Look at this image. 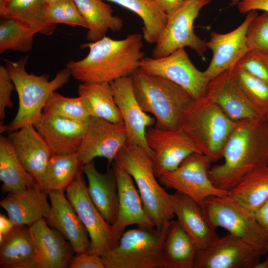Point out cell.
Here are the masks:
<instances>
[{"label": "cell", "mask_w": 268, "mask_h": 268, "mask_svg": "<svg viewBox=\"0 0 268 268\" xmlns=\"http://www.w3.org/2000/svg\"><path fill=\"white\" fill-rule=\"evenodd\" d=\"M222 158L223 162L210 168L209 175L216 187L227 192L252 171L268 166V122L265 116L237 121Z\"/></svg>", "instance_id": "cell-1"}, {"label": "cell", "mask_w": 268, "mask_h": 268, "mask_svg": "<svg viewBox=\"0 0 268 268\" xmlns=\"http://www.w3.org/2000/svg\"><path fill=\"white\" fill-rule=\"evenodd\" d=\"M142 38L141 34L132 33L122 40L106 36L96 42L84 43L80 47L89 49L87 55L79 61H69L66 67L71 76L82 83H110L131 76L145 57Z\"/></svg>", "instance_id": "cell-2"}, {"label": "cell", "mask_w": 268, "mask_h": 268, "mask_svg": "<svg viewBox=\"0 0 268 268\" xmlns=\"http://www.w3.org/2000/svg\"><path fill=\"white\" fill-rule=\"evenodd\" d=\"M28 59L27 55L15 62L4 59L5 66L17 93L18 108L9 125H5L2 121L0 122V133L12 132L27 124H33L40 118L51 94L67 83L71 76L66 67L50 81L47 74L36 75L29 73L25 68Z\"/></svg>", "instance_id": "cell-3"}, {"label": "cell", "mask_w": 268, "mask_h": 268, "mask_svg": "<svg viewBox=\"0 0 268 268\" xmlns=\"http://www.w3.org/2000/svg\"><path fill=\"white\" fill-rule=\"evenodd\" d=\"M236 123L205 95L193 99L188 105L179 127L213 162L222 158L225 145Z\"/></svg>", "instance_id": "cell-4"}, {"label": "cell", "mask_w": 268, "mask_h": 268, "mask_svg": "<svg viewBox=\"0 0 268 268\" xmlns=\"http://www.w3.org/2000/svg\"><path fill=\"white\" fill-rule=\"evenodd\" d=\"M132 79L135 98L143 111L154 116L155 127L178 128L183 112L194 99L192 96L172 81L140 69Z\"/></svg>", "instance_id": "cell-5"}, {"label": "cell", "mask_w": 268, "mask_h": 268, "mask_svg": "<svg viewBox=\"0 0 268 268\" xmlns=\"http://www.w3.org/2000/svg\"><path fill=\"white\" fill-rule=\"evenodd\" d=\"M114 162L123 167L136 184L144 209L155 227L161 229L175 216L170 194L157 182L154 174L153 156L140 146L127 145Z\"/></svg>", "instance_id": "cell-6"}, {"label": "cell", "mask_w": 268, "mask_h": 268, "mask_svg": "<svg viewBox=\"0 0 268 268\" xmlns=\"http://www.w3.org/2000/svg\"><path fill=\"white\" fill-rule=\"evenodd\" d=\"M169 222L161 229L137 226L125 231L117 247L102 257L105 268H163V244Z\"/></svg>", "instance_id": "cell-7"}, {"label": "cell", "mask_w": 268, "mask_h": 268, "mask_svg": "<svg viewBox=\"0 0 268 268\" xmlns=\"http://www.w3.org/2000/svg\"><path fill=\"white\" fill-rule=\"evenodd\" d=\"M211 224L221 227L241 239L262 256L268 253V236L255 213L241 206L228 195L207 198L202 207Z\"/></svg>", "instance_id": "cell-8"}, {"label": "cell", "mask_w": 268, "mask_h": 268, "mask_svg": "<svg viewBox=\"0 0 268 268\" xmlns=\"http://www.w3.org/2000/svg\"><path fill=\"white\" fill-rule=\"evenodd\" d=\"M211 0H184L173 13L168 15V21L152 52V57L159 58L175 51L188 47L200 56L206 49V42L194 31L195 19L201 9Z\"/></svg>", "instance_id": "cell-9"}, {"label": "cell", "mask_w": 268, "mask_h": 268, "mask_svg": "<svg viewBox=\"0 0 268 268\" xmlns=\"http://www.w3.org/2000/svg\"><path fill=\"white\" fill-rule=\"evenodd\" d=\"M80 172L66 189L67 198L72 204L88 233L90 243L88 252L104 257L115 249L119 239L91 201Z\"/></svg>", "instance_id": "cell-10"}, {"label": "cell", "mask_w": 268, "mask_h": 268, "mask_svg": "<svg viewBox=\"0 0 268 268\" xmlns=\"http://www.w3.org/2000/svg\"><path fill=\"white\" fill-rule=\"evenodd\" d=\"M212 161L206 155L194 153L171 171L162 173L157 178L161 184L191 198L202 208L209 197L224 196L228 192L216 187L209 171Z\"/></svg>", "instance_id": "cell-11"}, {"label": "cell", "mask_w": 268, "mask_h": 268, "mask_svg": "<svg viewBox=\"0 0 268 268\" xmlns=\"http://www.w3.org/2000/svg\"><path fill=\"white\" fill-rule=\"evenodd\" d=\"M139 69L172 81L184 88L194 99L206 95L209 80L203 71L196 68L184 48L162 58L144 57L139 63Z\"/></svg>", "instance_id": "cell-12"}, {"label": "cell", "mask_w": 268, "mask_h": 268, "mask_svg": "<svg viewBox=\"0 0 268 268\" xmlns=\"http://www.w3.org/2000/svg\"><path fill=\"white\" fill-rule=\"evenodd\" d=\"M261 256L250 245L228 232L197 250L194 268H254Z\"/></svg>", "instance_id": "cell-13"}, {"label": "cell", "mask_w": 268, "mask_h": 268, "mask_svg": "<svg viewBox=\"0 0 268 268\" xmlns=\"http://www.w3.org/2000/svg\"><path fill=\"white\" fill-rule=\"evenodd\" d=\"M146 139L153 152V168L157 178L164 172L177 168L192 154L201 153L179 127L164 129L151 127L146 131Z\"/></svg>", "instance_id": "cell-14"}, {"label": "cell", "mask_w": 268, "mask_h": 268, "mask_svg": "<svg viewBox=\"0 0 268 268\" xmlns=\"http://www.w3.org/2000/svg\"><path fill=\"white\" fill-rule=\"evenodd\" d=\"M127 139L124 123L91 117L78 151L79 159L84 165L96 157H104L107 159L109 167L126 145Z\"/></svg>", "instance_id": "cell-15"}, {"label": "cell", "mask_w": 268, "mask_h": 268, "mask_svg": "<svg viewBox=\"0 0 268 268\" xmlns=\"http://www.w3.org/2000/svg\"><path fill=\"white\" fill-rule=\"evenodd\" d=\"M110 84L126 130V144L140 146L153 157V152L146 141V128L154 124L155 119L143 111L138 104L132 76L118 78Z\"/></svg>", "instance_id": "cell-16"}, {"label": "cell", "mask_w": 268, "mask_h": 268, "mask_svg": "<svg viewBox=\"0 0 268 268\" xmlns=\"http://www.w3.org/2000/svg\"><path fill=\"white\" fill-rule=\"evenodd\" d=\"M247 13L242 23L233 31L225 34L211 32L206 46L212 51V57L203 71L209 80L223 71L232 69L249 51L247 32L250 23L258 13L256 10H251Z\"/></svg>", "instance_id": "cell-17"}, {"label": "cell", "mask_w": 268, "mask_h": 268, "mask_svg": "<svg viewBox=\"0 0 268 268\" xmlns=\"http://www.w3.org/2000/svg\"><path fill=\"white\" fill-rule=\"evenodd\" d=\"M35 255L30 268H67L75 255L70 243L41 218L29 226Z\"/></svg>", "instance_id": "cell-18"}, {"label": "cell", "mask_w": 268, "mask_h": 268, "mask_svg": "<svg viewBox=\"0 0 268 268\" xmlns=\"http://www.w3.org/2000/svg\"><path fill=\"white\" fill-rule=\"evenodd\" d=\"M88 122L75 121L43 111L33 126L53 154H63L78 152Z\"/></svg>", "instance_id": "cell-19"}, {"label": "cell", "mask_w": 268, "mask_h": 268, "mask_svg": "<svg viewBox=\"0 0 268 268\" xmlns=\"http://www.w3.org/2000/svg\"><path fill=\"white\" fill-rule=\"evenodd\" d=\"M8 138L24 169L41 187L47 165L53 155L46 142L32 124L10 132Z\"/></svg>", "instance_id": "cell-20"}, {"label": "cell", "mask_w": 268, "mask_h": 268, "mask_svg": "<svg viewBox=\"0 0 268 268\" xmlns=\"http://www.w3.org/2000/svg\"><path fill=\"white\" fill-rule=\"evenodd\" d=\"M51 212L46 220L70 243L75 254L87 251L90 243L88 233L66 197L65 191L48 192Z\"/></svg>", "instance_id": "cell-21"}, {"label": "cell", "mask_w": 268, "mask_h": 268, "mask_svg": "<svg viewBox=\"0 0 268 268\" xmlns=\"http://www.w3.org/2000/svg\"><path fill=\"white\" fill-rule=\"evenodd\" d=\"M119 194V208L116 219L112 225L120 239L129 225L155 227L146 213L132 177L123 167L113 162Z\"/></svg>", "instance_id": "cell-22"}, {"label": "cell", "mask_w": 268, "mask_h": 268, "mask_svg": "<svg viewBox=\"0 0 268 268\" xmlns=\"http://www.w3.org/2000/svg\"><path fill=\"white\" fill-rule=\"evenodd\" d=\"M172 209L177 220L191 238L197 250L202 249L219 237L206 217L203 208L187 195L176 191L170 194Z\"/></svg>", "instance_id": "cell-23"}, {"label": "cell", "mask_w": 268, "mask_h": 268, "mask_svg": "<svg viewBox=\"0 0 268 268\" xmlns=\"http://www.w3.org/2000/svg\"><path fill=\"white\" fill-rule=\"evenodd\" d=\"M206 95L233 121L259 115L229 70L209 80Z\"/></svg>", "instance_id": "cell-24"}, {"label": "cell", "mask_w": 268, "mask_h": 268, "mask_svg": "<svg viewBox=\"0 0 268 268\" xmlns=\"http://www.w3.org/2000/svg\"><path fill=\"white\" fill-rule=\"evenodd\" d=\"M48 197V193L38 185L22 192L8 194L0 205L15 225L30 226L49 217L51 207Z\"/></svg>", "instance_id": "cell-25"}, {"label": "cell", "mask_w": 268, "mask_h": 268, "mask_svg": "<svg viewBox=\"0 0 268 268\" xmlns=\"http://www.w3.org/2000/svg\"><path fill=\"white\" fill-rule=\"evenodd\" d=\"M83 172L87 179V191L91 201L106 221L112 225L119 208L118 183L113 167H108L102 173L92 161L83 165Z\"/></svg>", "instance_id": "cell-26"}, {"label": "cell", "mask_w": 268, "mask_h": 268, "mask_svg": "<svg viewBox=\"0 0 268 268\" xmlns=\"http://www.w3.org/2000/svg\"><path fill=\"white\" fill-rule=\"evenodd\" d=\"M35 255L29 226L15 225L6 235H0V268H30Z\"/></svg>", "instance_id": "cell-27"}, {"label": "cell", "mask_w": 268, "mask_h": 268, "mask_svg": "<svg viewBox=\"0 0 268 268\" xmlns=\"http://www.w3.org/2000/svg\"><path fill=\"white\" fill-rule=\"evenodd\" d=\"M197 248L177 220H170L163 244V268H194Z\"/></svg>", "instance_id": "cell-28"}, {"label": "cell", "mask_w": 268, "mask_h": 268, "mask_svg": "<svg viewBox=\"0 0 268 268\" xmlns=\"http://www.w3.org/2000/svg\"><path fill=\"white\" fill-rule=\"evenodd\" d=\"M0 180L2 193H20L39 185L21 164L8 137L2 135L0 136Z\"/></svg>", "instance_id": "cell-29"}, {"label": "cell", "mask_w": 268, "mask_h": 268, "mask_svg": "<svg viewBox=\"0 0 268 268\" xmlns=\"http://www.w3.org/2000/svg\"><path fill=\"white\" fill-rule=\"evenodd\" d=\"M88 24L86 39L89 42L98 41L106 36L109 30L120 31L123 20L113 15L111 5L102 0H73Z\"/></svg>", "instance_id": "cell-30"}, {"label": "cell", "mask_w": 268, "mask_h": 268, "mask_svg": "<svg viewBox=\"0 0 268 268\" xmlns=\"http://www.w3.org/2000/svg\"><path fill=\"white\" fill-rule=\"evenodd\" d=\"M77 92L84 99L91 117L114 123H124L110 83H81L78 85Z\"/></svg>", "instance_id": "cell-31"}, {"label": "cell", "mask_w": 268, "mask_h": 268, "mask_svg": "<svg viewBox=\"0 0 268 268\" xmlns=\"http://www.w3.org/2000/svg\"><path fill=\"white\" fill-rule=\"evenodd\" d=\"M44 0H7L0 3V17L11 18L36 33L49 36L56 25L46 23L43 19Z\"/></svg>", "instance_id": "cell-32"}, {"label": "cell", "mask_w": 268, "mask_h": 268, "mask_svg": "<svg viewBox=\"0 0 268 268\" xmlns=\"http://www.w3.org/2000/svg\"><path fill=\"white\" fill-rule=\"evenodd\" d=\"M227 195L255 213L268 199V166L258 168L248 174Z\"/></svg>", "instance_id": "cell-33"}, {"label": "cell", "mask_w": 268, "mask_h": 268, "mask_svg": "<svg viewBox=\"0 0 268 268\" xmlns=\"http://www.w3.org/2000/svg\"><path fill=\"white\" fill-rule=\"evenodd\" d=\"M83 168L78 152L53 154L47 165L41 187L47 193L52 191H65L78 174L83 171Z\"/></svg>", "instance_id": "cell-34"}, {"label": "cell", "mask_w": 268, "mask_h": 268, "mask_svg": "<svg viewBox=\"0 0 268 268\" xmlns=\"http://www.w3.org/2000/svg\"><path fill=\"white\" fill-rule=\"evenodd\" d=\"M116 3L136 13L142 19L143 38L156 44L168 21V15L154 0H105Z\"/></svg>", "instance_id": "cell-35"}, {"label": "cell", "mask_w": 268, "mask_h": 268, "mask_svg": "<svg viewBox=\"0 0 268 268\" xmlns=\"http://www.w3.org/2000/svg\"><path fill=\"white\" fill-rule=\"evenodd\" d=\"M36 34L14 19L0 17V54H2L7 50L21 52L31 51Z\"/></svg>", "instance_id": "cell-36"}, {"label": "cell", "mask_w": 268, "mask_h": 268, "mask_svg": "<svg viewBox=\"0 0 268 268\" xmlns=\"http://www.w3.org/2000/svg\"><path fill=\"white\" fill-rule=\"evenodd\" d=\"M229 71L256 111L265 116L268 112V83L237 65Z\"/></svg>", "instance_id": "cell-37"}, {"label": "cell", "mask_w": 268, "mask_h": 268, "mask_svg": "<svg viewBox=\"0 0 268 268\" xmlns=\"http://www.w3.org/2000/svg\"><path fill=\"white\" fill-rule=\"evenodd\" d=\"M43 111L77 122H88L91 118L82 97L79 96L75 98L67 97L56 91L50 96Z\"/></svg>", "instance_id": "cell-38"}, {"label": "cell", "mask_w": 268, "mask_h": 268, "mask_svg": "<svg viewBox=\"0 0 268 268\" xmlns=\"http://www.w3.org/2000/svg\"><path fill=\"white\" fill-rule=\"evenodd\" d=\"M43 19L49 24L58 23L71 27L79 26L88 29V24L80 14L73 0H59L45 5Z\"/></svg>", "instance_id": "cell-39"}, {"label": "cell", "mask_w": 268, "mask_h": 268, "mask_svg": "<svg viewBox=\"0 0 268 268\" xmlns=\"http://www.w3.org/2000/svg\"><path fill=\"white\" fill-rule=\"evenodd\" d=\"M249 50L268 53V12L258 15L250 23L246 35Z\"/></svg>", "instance_id": "cell-40"}, {"label": "cell", "mask_w": 268, "mask_h": 268, "mask_svg": "<svg viewBox=\"0 0 268 268\" xmlns=\"http://www.w3.org/2000/svg\"><path fill=\"white\" fill-rule=\"evenodd\" d=\"M237 65L255 77L268 83V53L249 50Z\"/></svg>", "instance_id": "cell-41"}, {"label": "cell", "mask_w": 268, "mask_h": 268, "mask_svg": "<svg viewBox=\"0 0 268 268\" xmlns=\"http://www.w3.org/2000/svg\"><path fill=\"white\" fill-rule=\"evenodd\" d=\"M15 87L9 73L3 65H0V119L5 118V111L7 108H11L13 103L11 99V95Z\"/></svg>", "instance_id": "cell-42"}, {"label": "cell", "mask_w": 268, "mask_h": 268, "mask_svg": "<svg viewBox=\"0 0 268 268\" xmlns=\"http://www.w3.org/2000/svg\"><path fill=\"white\" fill-rule=\"evenodd\" d=\"M69 268H105V267L101 256L86 251L74 256Z\"/></svg>", "instance_id": "cell-43"}, {"label": "cell", "mask_w": 268, "mask_h": 268, "mask_svg": "<svg viewBox=\"0 0 268 268\" xmlns=\"http://www.w3.org/2000/svg\"><path fill=\"white\" fill-rule=\"evenodd\" d=\"M231 4L237 5L238 10L243 14L257 10L268 12V0H232Z\"/></svg>", "instance_id": "cell-44"}, {"label": "cell", "mask_w": 268, "mask_h": 268, "mask_svg": "<svg viewBox=\"0 0 268 268\" xmlns=\"http://www.w3.org/2000/svg\"><path fill=\"white\" fill-rule=\"evenodd\" d=\"M167 15L175 12L184 0H154Z\"/></svg>", "instance_id": "cell-45"}, {"label": "cell", "mask_w": 268, "mask_h": 268, "mask_svg": "<svg viewBox=\"0 0 268 268\" xmlns=\"http://www.w3.org/2000/svg\"><path fill=\"white\" fill-rule=\"evenodd\" d=\"M260 224L265 230L268 236V199L255 213Z\"/></svg>", "instance_id": "cell-46"}, {"label": "cell", "mask_w": 268, "mask_h": 268, "mask_svg": "<svg viewBox=\"0 0 268 268\" xmlns=\"http://www.w3.org/2000/svg\"><path fill=\"white\" fill-rule=\"evenodd\" d=\"M11 219L3 214H0V235L5 236L9 233L15 227Z\"/></svg>", "instance_id": "cell-47"}, {"label": "cell", "mask_w": 268, "mask_h": 268, "mask_svg": "<svg viewBox=\"0 0 268 268\" xmlns=\"http://www.w3.org/2000/svg\"><path fill=\"white\" fill-rule=\"evenodd\" d=\"M254 268H268V255L265 260L259 262Z\"/></svg>", "instance_id": "cell-48"}, {"label": "cell", "mask_w": 268, "mask_h": 268, "mask_svg": "<svg viewBox=\"0 0 268 268\" xmlns=\"http://www.w3.org/2000/svg\"><path fill=\"white\" fill-rule=\"evenodd\" d=\"M59 0H44L45 5H48L54 2H55Z\"/></svg>", "instance_id": "cell-49"}, {"label": "cell", "mask_w": 268, "mask_h": 268, "mask_svg": "<svg viewBox=\"0 0 268 268\" xmlns=\"http://www.w3.org/2000/svg\"><path fill=\"white\" fill-rule=\"evenodd\" d=\"M265 116L266 117V119L267 122H268V112L267 113V114Z\"/></svg>", "instance_id": "cell-50"}, {"label": "cell", "mask_w": 268, "mask_h": 268, "mask_svg": "<svg viewBox=\"0 0 268 268\" xmlns=\"http://www.w3.org/2000/svg\"><path fill=\"white\" fill-rule=\"evenodd\" d=\"M7 0H0V3H4Z\"/></svg>", "instance_id": "cell-51"}]
</instances>
